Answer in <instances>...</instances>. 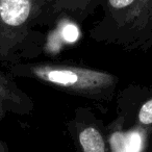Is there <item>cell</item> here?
<instances>
[{"mask_svg":"<svg viewBox=\"0 0 152 152\" xmlns=\"http://www.w3.org/2000/svg\"><path fill=\"white\" fill-rule=\"evenodd\" d=\"M55 0H0V65L5 68L39 57L43 28L57 21Z\"/></svg>","mask_w":152,"mask_h":152,"instance_id":"cell-1","label":"cell"},{"mask_svg":"<svg viewBox=\"0 0 152 152\" xmlns=\"http://www.w3.org/2000/svg\"><path fill=\"white\" fill-rule=\"evenodd\" d=\"M14 78H27L95 103L110 102L120 78L103 70L69 61H25L7 68Z\"/></svg>","mask_w":152,"mask_h":152,"instance_id":"cell-2","label":"cell"},{"mask_svg":"<svg viewBox=\"0 0 152 152\" xmlns=\"http://www.w3.org/2000/svg\"><path fill=\"white\" fill-rule=\"evenodd\" d=\"M103 16L89 36L93 41L125 51L152 48V0H102Z\"/></svg>","mask_w":152,"mask_h":152,"instance_id":"cell-3","label":"cell"},{"mask_svg":"<svg viewBox=\"0 0 152 152\" xmlns=\"http://www.w3.org/2000/svg\"><path fill=\"white\" fill-rule=\"evenodd\" d=\"M112 127L152 133V85H129L117 94V118Z\"/></svg>","mask_w":152,"mask_h":152,"instance_id":"cell-4","label":"cell"},{"mask_svg":"<svg viewBox=\"0 0 152 152\" xmlns=\"http://www.w3.org/2000/svg\"><path fill=\"white\" fill-rule=\"evenodd\" d=\"M66 127L75 152H112L107 128L90 107L76 108Z\"/></svg>","mask_w":152,"mask_h":152,"instance_id":"cell-5","label":"cell"},{"mask_svg":"<svg viewBox=\"0 0 152 152\" xmlns=\"http://www.w3.org/2000/svg\"><path fill=\"white\" fill-rule=\"evenodd\" d=\"M15 79L7 70L0 67V121L11 114L29 115L34 108L32 98L18 86Z\"/></svg>","mask_w":152,"mask_h":152,"instance_id":"cell-6","label":"cell"},{"mask_svg":"<svg viewBox=\"0 0 152 152\" xmlns=\"http://www.w3.org/2000/svg\"><path fill=\"white\" fill-rule=\"evenodd\" d=\"M102 0H55V15L57 21L70 20L83 24L101 5Z\"/></svg>","mask_w":152,"mask_h":152,"instance_id":"cell-7","label":"cell"},{"mask_svg":"<svg viewBox=\"0 0 152 152\" xmlns=\"http://www.w3.org/2000/svg\"><path fill=\"white\" fill-rule=\"evenodd\" d=\"M146 150L145 152H152V133L148 137L147 139V144H146Z\"/></svg>","mask_w":152,"mask_h":152,"instance_id":"cell-8","label":"cell"},{"mask_svg":"<svg viewBox=\"0 0 152 152\" xmlns=\"http://www.w3.org/2000/svg\"><path fill=\"white\" fill-rule=\"evenodd\" d=\"M9 150H10L9 145L4 141L0 140V152H9Z\"/></svg>","mask_w":152,"mask_h":152,"instance_id":"cell-9","label":"cell"}]
</instances>
